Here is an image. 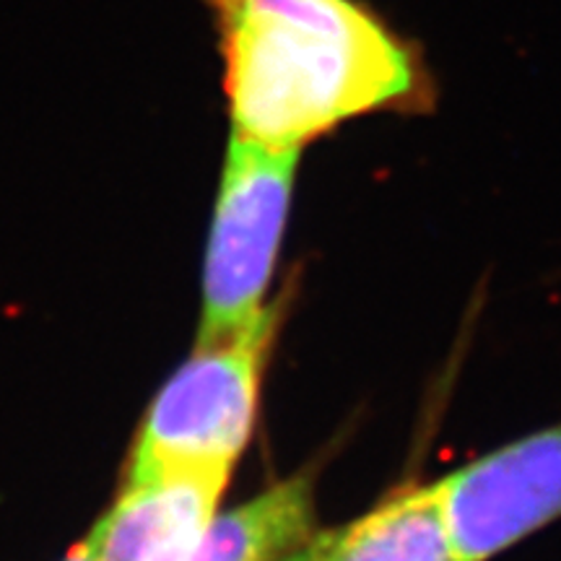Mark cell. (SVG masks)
Wrapping results in <instances>:
<instances>
[{"instance_id": "6da1fadb", "label": "cell", "mask_w": 561, "mask_h": 561, "mask_svg": "<svg viewBox=\"0 0 561 561\" xmlns=\"http://www.w3.org/2000/svg\"><path fill=\"white\" fill-rule=\"evenodd\" d=\"M219 34L231 136L301 151L354 117L426 112L421 47L364 0H203Z\"/></svg>"}, {"instance_id": "7a4b0ae2", "label": "cell", "mask_w": 561, "mask_h": 561, "mask_svg": "<svg viewBox=\"0 0 561 561\" xmlns=\"http://www.w3.org/2000/svg\"><path fill=\"white\" fill-rule=\"evenodd\" d=\"M286 297L273 299L244 331L198 343L161 388L133 447L128 476L208 468L231 471L255 424L265 364L271 359Z\"/></svg>"}, {"instance_id": "3957f363", "label": "cell", "mask_w": 561, "mask_h": 561, "mask_svg": "<svg viewBox=\"0 0 561 561\" xmlns=\"http://www.w3.org/2000/svg\"><path fill=\"white\" fill-rule=\"evenodd\" d=\"M299 151L229 138L210 224L198 343H216L252 325L268 307Z\"/></svg>"}, {"instance_id": "277c9868", "label": "cell", "mask_w": 561, "mask_h": 561, "mask_svg": "<svg viewBox=\"0 0 561 561\" xmlns=\"http://www.w3.org/2000/svg\"><path fill=\"white\" fill-rule=\"evenodd\" d=\"M460 561H489L561 517V424L434 483Z\"/></svg>"}, {"instance_id": "5b68a950", "label": "cell", "mask_w": 561, "mask_h": 561, "mask_svg": "<svg viewBox=\"0 0 561 561\" xmlns=\"http://www.w3.org/2000/svg\"><path fill=\"white\" fill-rule=\"evenodd\" d=\"M229 476L208 468L125 476L121 496L83 541L91 561H191Z\"/></svg>"}, {"instance_id": "8992f818", "label": "cell", "mask_w": 561, "mask_h": 561, "mask_svg": "<svg viewBox=\"0 0 561 561\" xmlns=\"http://www.w3.org/2000/svg\"><path fill=\"white\" fill-rule=\"evenodd\" d=\"M312 561H460L437 486H409L339 530L314 533Z\"/></svg>"}, {"instance_id": "52a82bcc", "label": "cell", "mask_w": 561, "mask_h": 561, "mask_svg": "<svg viewBox=\"0 0 561 561\" xmlns=\"http://www.w3.org/2000/svg\"><path fill=\"white\" fill-rule=\"evenodd\" d=\"M314 525L312 481L286 479L210 520L191 561H280L305 546Z\"/></svg>"}, {"instance_id": "ba28073f", "label": "cell", "mask_w": 561, "mask_h": 561, "mask_svg": "<svg viewBox=\"0 0 561 561\" xmlns=\"http://www.w3.org/2000/svg\"><path fill=\"white\" fill-rule=\"evenodd\" d=\"M62 561H91V553L87 549V543H79L76 549H70V553Z\"/></svg>"}, {"instance_id": "9c48e42d", "label": "cell", "mask_w": 561, "mask_h": 561, "mask_svg": "<svg viewBox=\"0 0 561 561\" xmlns=\"http://www.w3.org/2000/svg\"><path fill=\"white\" fill-rule=\"evenodd\" d=\"M280 561H312V553H310V541H307L305 546H299L297 551L289 553V557H286V559H280Z\"/></svg>"}]
</instances>
